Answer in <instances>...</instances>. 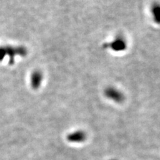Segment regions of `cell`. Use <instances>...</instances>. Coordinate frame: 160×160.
Wrapping results in <instances>:
<instances>
[{"instance_id": "6da1fadb", "label": "cell", "mask_w": 160, "mask_h": 160, "mask_svg": "<svg viewBox=\"0 0 160 160\" xmlns=\"http://www.w3.org/2000/svg\"><path fill=\"white\" fill-rule=\"evenodd\" d=\"M103 48H109L114 52H123L127 48V42L122 36H118L112 42L104 44Z\"/></svg>"}, {"instance_id": "7a4b0ae2", "label": "cell", "mask_w": 160, "mask_h": 160, "mask_svg": "<svg viewBox=\"0 0 160 160\" xmlns=\"http://www.w3.org/2000/svg\"><path fill=\"white\" fill-rule=\"evenodd\" d=\"M104 94L106 98L116 103H122L125 99L123 93L122 92H120L119 89L113 87L107 88L105 89Z\"/></svg>"}, {"instance_id": "3957f363", "label": "cell", "mask_w": 160, "mask_h": 160, "mask_svg": "<svg viewBox=\"0 0 160 160\" xmlns=\"http://www.w3.org/2000/svg\"><path fill=\"white\" fill-rule=\"evenodd\" d=\"M43 73L39 70H35L30 76V85L32 89L36 90L41 86L43 81Z\"/></svg>"}, {"instance_id": "277c9868", "label": "cell", "mask_w": 160, "mask_h": 160, "mask_svg": "<svg viewBox=\"0 0 160 160\" xmlns=\"http://www.w3.org/2000/svg\"><path fill=\"white\" fill-rule=\"evenodd\" d=\"M86 133L82 130L70 133L67 136L68 141L71 143H82L86 139Z\"/></svg>"}, {"instance_id": "5b68a950", "label": "cell", "mask_w": 160, "mask_h": 160, "mask_svg": "<svg viewBox=\"0 0 160 160\" xmlns=\"http://www.w3.org/2000/svg\"><path fill=\"white\" fill-rule=\"evenodd\" d=\"M151 10L154 22L160 24V3L158 2L153 3Z\"/></svg>"}, {"instance_id": "8992f818", "label": "cell", "mask_w": 160, "mask_h": 160, "mask_svg": "<svg viewBox=\"0 0 160 160\" xmlns=\"http://www.w3.org/2000/svg\"><path fill=\"white\" fill-rule=\"evenodd\" d=\"M111 160H116V159H111Z\"/></svg>"}]
</instances>
